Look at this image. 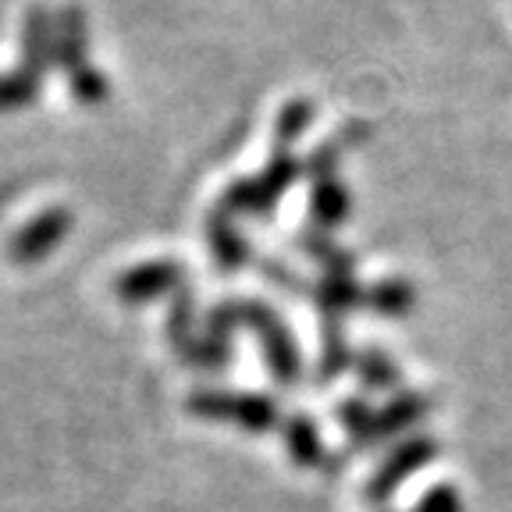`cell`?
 Instances as JSON below:
<instances>
[{
	"instance_id": "6da1fadb",
	"label": "cell",
	"mask_w": 512,
	"mask_h": 512,
	"mask_svg": "<svg viewBox=\"0 0 512 512\" xmlns=\"http://www.w3.org/2000/svg\"><path fill=\"white\" fill-rule=\"evenodd\" d=\"M57 64V22L43 4H32L22 18V68L36 79Z\"/></svg>"
},
{
	"instance_id": "7a4b0ae2",
	"label": "cell",
	"mask_w": 512,
	"mask_h": 512,
	"mask_svg": "<svg viewBox=\"0 0 512 512\" xmlns=\"http://www.w3.org/2000/svg\"><path fill=\"white\" fill-rule=\"evenodd\" d=\"M57 22V68L68 72V79L86 68H93L89 61V18L79 4H64L54 15Z\"/></svg>"
},
{
	"instance_id": "3957f363",
	"label": "cell",
	"mask_w": 512,
	"mask_h": 512,
	"mask_svg": "<svg viewBox=\"0 0 512 512\" xmlns=\"http://www.w3.org/2000/svg\"><path fill=\"white\" fill-rule=\"evenodd\" d=\"M313 114H317V104L306 100V96L288 100L278 111V121H274V150H292V143L310 128Z\"/></svg>"
},
{
	"instance_id": "277c9868",
	"label": "cell",
	"mask_w": 512,
	"mask_h": 512,
	"mask_svg": "<svg viewBox=\"0 0 512 512\" xmlns=\"http://www.w3.org/2000/svg\"><path fill=\"white\" fill-rule=\"evenodd\" d=\"M64 228H68V210H47V214H43L40 221L32 224V228H25V232L18 235L15 253L22 256V260H25V256L43 253V249L54 246V242L61 239Z\"/></svg>"
},
{
	"instance_id": "5b68a950",
	"label": "cell",
	"mask_w": 512,
	"mask_h": 512,
	"mask_svg": "<svg viewBox=\"0 0 512 512\" xmlns=\"http://www.w3.org/2000/svg\"><path fill=\"white\" fill-rule=\"evenodd\" d=\"M40 89H43V79H36V75L25 72L22 64H18L15 72L0 75V111H15V107L36 104V100H40Z\"/></svg>"
},
{
	"instance_id": "8992f818",
	"label": "cell",
	"mask_w": 512,
	"mask_h": 512,
	"mask_svg": "<svg viewBox=\"0 0 512 512\" xmlns=\"http://www.w3.org/2000/svg\"><path fill=\"white\" fill-rule=\"evenodd\" d=\"M313 210H317L324 221H338V217H345V210H349V192H345L342 182H335V178H317V189H313Z\"/></svg>"
}]
</instances>
